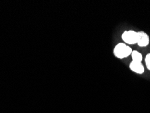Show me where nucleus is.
<instances>
[{
  "label": "nucleus",
  "mask_w": 150,
  "mask_h": 113,
  "mask_svg": "<svg viewBox=\"0 0 150 113\" xmlns=\"http://www.w3.org/2000/svg\"><path fill=\"white\" fill-rule=\"evenodd\" d=\"M131 57L132 59H133V61L137 62V63H142L143 59L142 55L141 53L137 52V51H133L131 54Z\"/></svg>",
  "instance_id": "5"
},
{
  "label": "nucleus",
  "mask_w": 150,
  "mask_h": 113,
  "mask_svg": "<svg viewBox=\"0 0 150 113\" xmlns=\"http://www.w3.org/2000/svg\"><path fill=\"white\" fill-rule=\"evenodd\" d=\"M122 39L125 43L130 45H133L137 43L138 32L133 30L126 31L122 35Z\"/></svg>",
  "instance_id": "2"
},
{
  "label": "nucleus",
  "mask_w": 150,
  "mask_h": 113,
  "mask_svg": "<svg viewBox=\"0 0 150 113\" xmlns=\"http://www.w3.org/2000/svg\"><path fill=\"white\" fill-rule=\"evenodd\" d=\"M132 49L124 43H120L115 46L114 49V54L116 58L122 59L131 55Z\"/></svg>",
  "instance_id": "1"
},
{
  "label": "nucleus",
  "mask_w": 150,
  "mask_h": 113,
  "mask_svg": "<svg viewBox=\"0 0 150 113\" xmlns=\"http://www.w3.org/2000/svg\"><path fill=\"white\" fill-rule=\"evenodd\" d=\"M149 43V37L147 33L143 31L138 32L137 43L139 47H146Z\"/></svg>",
  "instance_id": "3"
},
{
  "label": "nucleus",
  "mask_w": 150,
  "mask_h": 113,
  "mask_svg": "<svg viewBox=\"0 0 150 113\" xmlns=\"http://www.w3.org/2000/svg\"><path fill=\"white\" fill-rule=\"evenodd\" d=\"M145 64H146L147 69L150 70V54H148L145 57Z\"/></svg>",
  "instance_id": "6"
},
{
  "label": "nucleus",
  "mask_w": 150,
  "mask_h": 113,
  "mask_svg": "<svg viewBox=\"0 0 150 113\" xmlns=\"http://www.w3.org/2000/svg\"><path fill=\"white\" fill-rule=\"evenodd\" d=\"M129 67L132 71L137 73V74H143L144 72V66L142 63H137V62L132 61L130 63Z\"/></svg>",
  "instance_id": "4"
}]
</instances>
